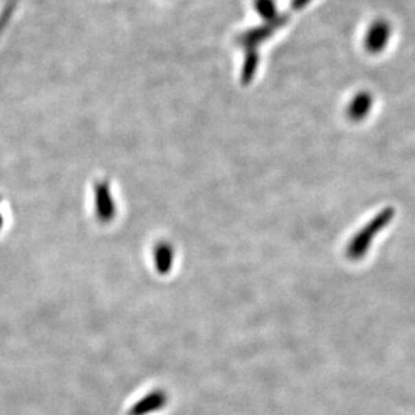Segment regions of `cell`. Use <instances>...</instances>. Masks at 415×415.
I'll return each mask as SVG.
<instances>
[{
	"label": "cell",
	"mask_w": 415,
	"mask_h": 415,
	"mask_svg": "<svg viewBox=\"0 0 415 415\" xmlns=\"http://www.w3.org/2000/svg\"><path fill=\"white\" fill-rule=\"evenodd\" d=\"M392 214L391 211L382 213L378 218H375L371 223H368L359 234L354 238V241L348 246V257L352 259H360L370 248V244L375 234H378L383 227L387 226Z\"/></svg>",
	"instance_id": "cell-1"
},
{
	"label": "cell",
	"mask_w": 415,
	"mask_h": 415,
	"mask_svg": "<svg viewBox=\"0 0 415 415\" xmlns=\"http://www.w3.org/2000/svg\"><path fill=\"white\" fill-rule=\"evenodd\" d=\"M167 394L162 390L152 391L151 394L145 395L142 399H140L138 403H135L128 415H148L162 410L167 405Z\"/></svg>",
	"instance_id": "cell-2"
},
{
	"label": "cell",
	"mask_w": 415,
	"mask_h": 415,
	"mask_svg": "<svg viewBox=\"0 0 415 415\" xmlns=\"http://www.w3.org/2000/svg\"><path fill=\"white\" fill-rule=\"evenodd\" d=\"M96 207H97V215L101 221H111L114 217V204L111 200L109 189L107 184H98L96 191Z\"/></svg>",
	"instance_id": "cell-3"
},
{
	"label": "cell",
	"mask_w": 415,
	"mask_h": 415,
	"mask_svg": "<svg viewBox=\"0 0 415 415\" xmlns=\"http://www.w3.org/2000/svg\"><path fill=\"white\" fill-rule=\"evenodd\" d=\"M173 262V250L168 244H160L155 249V265L156 270L160 275H167L171 272Z\"/></svg>",
	"instance_id": "cell-4"
},
{
	"label": "cell",
	"mask_w": 415,
	"mask_h": 415,
	"mask_svg": "<svg viewBox=\"0 0 415 415\" xmlns=\"http://www.w3.org/2000/svg\"><path fill=\"white\" fill-rule=\"evenodd\" d=\"M386 34H387L386 28H381L374 30L372 36L370 38V43L374 46V49H379L383 46V38L386 36Z\"/></svg>",
	"instance_id": "cell-5"
},
{
	"label": "cell",
	"mask_w": 415,
	"mask_h": 415,
	"mask_svg": "<svg viewBox=\"0 0 415 415\" xmlns=\"http://www.w3.org/2000/svg\"><path fill=\"white\" fill-rule=\"evenodd\" d=\"M1 222L3 221H1V215H0V227H1Z\"/></svg>",
	"instance_id": "cell-6"
}]
</instances>
